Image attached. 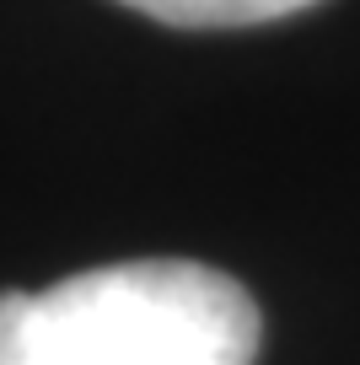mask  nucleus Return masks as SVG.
<instances>
[{"label": "nucleus", "instance_id": "f257e3e1", "mask_svg": "<svg viewBox=\"0 0 360 365\" xmlns=\"http://www.w3.org/2000/svg\"><path fill=\"white\" fill-rule=\"evenodd\" d=\"M264 317L231 274L135 258L70 274L27 301L22 365H253Z\"/></svg>", "mask_w": 360, "mask_h": 365}, {"label": "nucleus", "instance_id": "f03ea898", "mask_svg": "<svg viewBox=\"0 0 360 365\" xmlns=\"http://www.w3.org/2000/svg\"><path fill=\"white\" fill-rule=\"evenodd\" d=\"M119 6L146 11L167 27H253V22L306 11L317 0H119Z\"/></svg>", "mask_w": 360, "mask_h": 365}, {"label": "nucleus", "instance_id": "7ed1b4c3", "mask_svg": "<svg viewBox=\"0 0 360 365\" xmlns=\"http://www.w3.org/2000/svg\"><path fill=\"white\" fill-rule=\"evenodd\" d=\"M27 290H0V365H22V322H27Z\"/></svg>", "mask_w": 360, "mask_h": 365}]
</instances>
